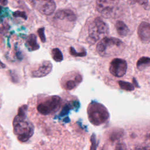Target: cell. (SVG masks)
Wrapping results in <instances>:
<instances>
[{"mask_svg": "<svg viewBox=\"0 0 150 150\" xmlns=\"http://www.w3.org/2000/svg\"><path fill=\"white\" fill-rule=\"evenodd\" d=\"M124 43L119 39L111 37H104L97 43L96 50L101 56L108 57L115 54L122 50Z\"/></svg>", "mask_w": 150, "mask_h": 150, "instance_id": "7a4b0ae2", "label": "cell"}, {"mask_svg": "<svg viewBox=\"0 0 150 150\" xmlns=\"http://www.w3.org/2000/svg\"><path fill=\"white\" fill-rule=\"evenodd\" d=\"M82 80V77L79 74H76L74 79H68L64 83L63 87L67 90H71L75 88Z\"/></svg>", "mask_w": 150, "mask_h": 150, "instance_id": "4fadbf2b", "label": "cell"}, {"mask_svg": "<svg viewBox=\"0 0 150 150\" xmlns=\"http://www.w3.org/2000/svg\"><path fill=\"white\" fill-rule=\"evenodd\" d=\"M1 12H2V7L0 6V13Z\"/></svg>", "mask_w": 150, "mask_h": 150, "instance_id": "f1b7e54d", "label": "cell"}, {"mask_svg": "<svg viewBox=\"0 0 150 150\" xmlns=\"http://www.w3.org/2000/svg\"><path fill=\"white\" fill-rule=\"evenodd\" d=\"M88 42L94 43L100 39L101 36L108 33V25L99 18H96L92 21L88 28Z\"/></svg>", "mask_w": 150, "mask_h": 150, "instance_id": "5b68a950", "label": "cell"}, {"mask_svg": "<svg viewBox=\"0 0 150 150\" xmlns=\"http://www.w3.org/2000/svg\"><path fill=\"white\" fill-rule=\"evenodd\" d=\"M88 118L94 125H100L105 123L109 118V112L105 106L99 103L92 101L87 108Z\"/></svg>", "mask_w": 150, "mask_h": 150, "instance_id": "3957f363", "label": "cell"}, {"mask_svg": "<svg viewBox=\"0 0 150 150\" xmlns=\"http://www.w3.org/2000/svg\"><path fill=\"white\" fill-rule=\"evenodd\" d=\"M118 84L121 88L126 91H132L134 90V86L132 84L129 82H126L124 81H119Z\"/></svg>", "mask_w": 150, "mask_h": 150, "instance_id": "ac0fdd59", "label": "cell"}, {"mask_svg": "<svg viewBox=\"0 0 150 150\" xmlns=\"http://www.w3.org/2000/svg\"><path fill=\"white\" fill-rule=\"evenodd\" d=\"M54 18L60 20H67L69 22H74L76 19L75 13L70 9H60L58 10L55 15Z\"/></svg>", "mask_w": 150, "mask_h": 150, "instance_id": "8fae6325", "label": "cell"}, {"mask_svg": "<svg viewBox=\"0 0 150 150\" xmlns=\"http://www.w3.org/2000/svg\"><path fill=\"white\" fill-rule=\"evenodd\" d=\"M150 63V59L148 57L143 56L141 57L137 63V68L141 70L146 68V67L149 66Z\"/></svg>", "mask_w": 150, "mask_h": 150, "instance_id": "9a60e30c", "label": "cell"}, {"mask_svg": "<svg viewBox=\"0 0 150 150\" xmlns=\"http://www.w3.org/2000/svg\"><path fill=\"white\" fill-rule=\"evenodd\" d=\"M0 4L2 5H6L8 4V0H0Z\"/></svg>", "mask_w": 150, "mask_h": 150, "instance_id": "4316f807", "label": "cell"}, {"mask_svg": "<svg viewBox=\"0 0 150 150\" xmlns=\"http://www.w3.org/2000/svg\"><path fill=\"white\" fill-rule=\"evenodd\" d=\"M126 145L124 143H118L116 145L114 150H126Z\"/></svg>", "mask_w": 150, "mask_h": 150, "instance_id": "cb8c5ba5", "label": "cell"}, {"mask_svg": "<svg viewBox=\"0 0 150 150\" xmlns=\"http://www.w3.org/2000/svg\"><path fill=\"white\" fill-rule=\"evenodd\" d=\"M115 26L118 34L121 37L126 36L129 32V28L127 25L121 21H117Z\"/></svg>", "mask_w": 150, "mask_h": 150, "instance_id": "5bb4252c", "label": "cell"}, {"mask_svg": "<svg viewBox=\"0 0 150 150\" xmlns=\"http://www.w3.org/2000/svg\"><path fill=\"white\" fill-rule=\"evenodd\" d=\"M9 26L8 25H6V26H5V27H3V29L2 28H1V29H0V33H4V30H5V31H6V30H8V29H9Z\"/></svg>", "mask_w": 150, "mask_h": 150, "instance_id": "484cf974", "label": "cell"}, {"mask_svg": "<svg viewBox=\"0 0 150 150\" xmlns=\"http://www.w3.org/2000/svg\"><path fill=\"white\" fill-rule=\"evenodd\" d=\"M27 105L20 107L12 123L13 132L18 139L22 142L28 141L34 133V126L27 118Z\"/></svg>", "mask_w": 150, "mask_h": 150, "instance_id": "6da1fadb", "label": "cell"}, {"mask_svg": "<svg viewBox=\"0 0 150 150\" xmlns=\"http://www.w3.org/2000/svg\"><path fill=\"white\" fill-rule=\"evenodd\" d=\"M127 63L122 59L115 58L111 60L110 64L109 71L110 73L117 77L123 76L127 71Z\"/></svg>", "mask_w": 150, "mask_h": 150, "instance_id": "ba28073f", "label": "cell"}, {"mask_svg": "<svg viewBox=\"0 0 150 150\" xmlns=\"http://www.w3.org/2000/svg\"><path fill=\"white\" fill-rule=\"evenodd\" d=\"M91 146L90 150H96L97 148V142H96V138L95 134H93L91 137Z\"/></svg>", "mask_w": 150, "mask_h": 150, "instance_id": "603a6c76", "label": "cell"}, {"mask_svg": "<svg viewBox=\"0 0 150 150\" xmlns=\"http://www.w3.org/2000/svg\"><path fill=\"white\" fill-rule=\"evenodd\" d=\"M123 131L122 129H118L111 132L110 136V139L111 141H114L115 140H117V139H119V138L121 137L123 135Z\"/></svg>", "mask_w": 150, "mask_h": 150, "instance_id": "d6986e66", "label": "cell"}, {"mask_svg": "<svg viewBox=\"0 0 150 150\" xmlns=\"http://www.w3.org/2000/svg\"><path fill=\"white\" fill-rule=\"evenodd\" d=\"M25 45L29 51H35L39 49V45L37 42L36 36L34 34L29 35L25 42Z\"/></svg>", "mask_w": 150, "mask_h": 150, "instance_id": "7c38bea8", "label": "cell"}, {"mask_svg": "<svg viewBox=\"0 0 150 150\" xmlns=\"http://www.w3.org/2000/svg\"><path fill=\"white\" fill-rule=\"evenodd\" d=\"M122 0H96V9L106 18L117 16L122 9Z\"/></svg>", "mask_w": 150, "mask_h": 150, "instance_id": "277c9868", "label": "cell"}, {"mask_svg": "<svg viewBox=\"0 0 150 150\" xmlns=\"http://www.w3.org/2000/svg\"><path fill=\"white\" fill-rule=\"evenodd\" d=\"M52 69V64L48 60L43 61L38 69L32 72V76L33 77H42L48 74Z\"/></svg>", "mask_w": 150, "mask_h": 150, "instance_id": "30bf717a", "label": "cell"}, {"mask_svg": "<svg viewBox=\"0 0 150 150\" xmlns=\"http://www.w3.org/2000/svg\"><path fill=\"white\" fill-rule=\"evenodd\" d=\"M61 98L58 96L47 97L37 106L38 111L42 115H50L56 112L60 107Z\"/></svg>", "mask_w": 150, "mask_h": 150, "instance_id": "8992f818", "label": "cell"}, {"mask_svg": "<svg viewBox=\"0 0 150 150\" xmlns=\"http://www.w3.org/2000/svg\"><path fill=\"white\" fill-rule=\"evenodd\" d=\"M52 56L53 59L57 62H60L63 60V56L62 52L58 48H54L52 50Z\"/></svg>", "mask_w": 150, "mask_h": 150, "instance_id": "2e32d148", "label": "cell"}, {"mask_svg": "<svg viewBox=\"0 0 150 150\" xmlns=\"http://www.w3.org/2000/svg\"><path fill=\"white\" fill-rule=\"evenodd\" d=\"M132 150H149V148L148 146H139V147H137L134 149Z\"/></svg>", "mask_w": 150, "mask_h": 150, "instance_id": "d4e9b609", "label": "cell"}, {"mask_svg": "<svg viewBox=\"0 0 150 150\" xmlns=\"http://www.w3.org/2000/svg\"><path fill=\"white\" fill-rule=\"evenodd\" d=\"M128 3L130 5L138 4L145 10H148L149 8V2L148 0H128Z\"/></svg>", "mask_w": 150, "mask_h": 150, "instance_id": "e0dca14e", "label": "cell"}, {"mask_svg": "<svg viewBox=\"0 0 150 150\" xmlns=\"http://www.w3.org/2000/svg\"><path fill=\"white\" fill-rule=\"evenodd\" d=\"M13 16L15 18H22L24 19L25 20L27 19V15L24 11H16L13 12Z\"/></svg>", "mask_w": 150, "mask_h": 150, "instance_id": "44dd1931", "label": "cell"}, {"mask_svg": "<svg viewBox=\"0 0 150 150\" xmlns=\"http://www.w3.org/2000/svg\"><path fill=\"white\" fill-rule=\"evenodd\" d=\"M38 33L41 41L43 43H45L46 42V36L45 35V28H39L38 30Z\"/></svg>", "mask_w": 150, "mask_h": 150, "instance_id": "7402d4cb", "label": "cell"}, {"mask_svg": "<svg viewBox=\"0 0 150 150\" xmlns=\"http://www.w3.org/2000/svg\"><path fill=\"white\" fill-rule=\"evenodd\" d=\"M70 54L75 57H84L86 55V52L85 50H83L81 52H77L73 47H70L69 48Z\"/></svg>", "mask_w": 150, "mask_h": 150, "instance_id": "ffe728a7", "label": "cell"}, {"mask_svg": "<svg viewBox=\"0 0 150 150\" xmlns=\"http://www.w3.org/2000/svg\"><path fill=\"white\" fill-rule=\"evenodd\" d=\"M138 36L140 40L145 43H148L150 40V26L146 22H142L138 27Z\"/></svg>", "mask_w": 150, "mask_h": 150, "instance_id": "9c48e42d", "label": "cell"}, {"mask_svg": "<svg viewBox=\"0 0 150 150\" xmlns=\"http://www.w3.org/2000/svg\"><path fill=\"white\" fill-rule=\"evenodd\" d=\"M29 2L34 8L43 15H50L56 9L54 0H29Z\"/></svg>", "mask_w": 150, "mask_h": 150, "instance_id": "52a82bcc", "label": "cell"}, {"mask_svg": "<svg viewBox=\"0 0 150 150\" xmlns=\"http://www.w3.org/2000/svg\"><path fill=\"white\" fill-rule=\"evenodd\" d=\"M5 67V64H4L2 62L0 61V68H4Z\"/></svg>", "mask_w": 150, "mask_h": 150, "instance_id": "83f0119b", "label": "cell"}]
</instances>
